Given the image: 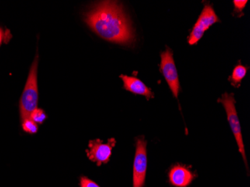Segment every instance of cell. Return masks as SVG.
I'll use <instances>...</instances> for the list:
<instances>
[{
    "label": "cell",
    "mask_w": 250,
    "mask_h": 187,
    "mask_svg": "<svg viewBox=\"0 0 250 187\" xmlns=\"http://www.w3.org/2000/svg\"><path fill=\"white\" fill-rule=\"evenodd\" d=\"M147 143L144 138L136 139V154L133 163V187H143L147 171Z\"/></svg>",
    "instance_id": "5"
},
{
    "label": "cell",
    "mask_w": 250,
    "mask_h": 187,
    "mask_svg": "<svg viewBox=\"0 0 250 187\" xmlns=\"http://www.w3.org/2000/svg\"><path fill=\"white\" fill-rule=\"evenodd\" d=\"M81 187H100L96 183L86 177H82L81 179Z\"/></svg>",
    "instance_id": "14"
},
{
    "label": "cell",
    "mask_w": 250,
    "mask_h": 187,
    "mask_svg": "<svg viewBox=\"0 0 250 187\" xmlns=\"http://www.w3.org/2000/svg\"><path fill=\"white\" fill-rule=\"evenodd\" d=\"M116 139H109L107 143H103L101 139H94L88 143V147L86 150L87 156L90 160L95 162L97 165L106 164L109 161L112 150L116 145Z\"/></svg>",
    "instance_id": "7"
},
{
    "label": "cell",
    "mask_w": 250,
    "mask_h": 187,
    "mask_svg": "<svg viewBox=\"0 0 250 187\" xmlns=\"http://www.w3.org/2000/svg\"><path fill=\"white\" fill-rule=\"evenodd\" d=\"M195 177L196 174L185 166H174L168 172L169 182L175 187H188Z\"/></svg>",
    "instance_id": "8"
},
{
    "label": "cell",
    "mask_w": 250,
    "mask_h": 187,
    "mask_svg": "<svg viewBox=\"0 0 250 187\" xmlns=\"http://www.w3.org/2000/svg\"><path fill=\"white\" fill-rule=\"evenodd\" d=\"M219 102L223 104L225 110L227 114V119L231 126L233 134L235 137L237 141L240 153L242 155L245 163L246 167L248 170V164H247V157H246L245 149H244V141H243L242 133H241V125H240L239 119L237 116V111L235 108V99H234L233 94L225 93L222 95L221 98L219 99Z\"/></svg>",
    "instance_id": "3"
},
{
    "label": "cell",
    "mask_w": 250,
    "mask_h": 187,
    "mask_svg": "<svg viewBox=\"0 0 250 187\" xmlns=\"http://www.w3.org/2000/svg\"><path fill=\"white\" fill-rule=\"evenodd\" d=\"M85 22L100 37L113 43L131 44L135 34L122 5L116 1L96 4L85 15Z\"/></svg>",
    "instance_id": "1"
},
{
    "label": "cell",
    "mask_w": 250,
    "mask_h": 187,
    "mask_svg": "<svg viewBox=\"0 0 250 187\" xmlns=\"http://www.w3.org/2000/svg\"><path fill=\"white\" fill-rule=\"evenodd\" d=\"M2 39H3V31L2 29H0V45L2 43Z\"/></svg>",
    "instance_id": "15"
},
{
    "label": "cell",
    "mask_w": 250,
    "mask_h": 187,
    "mask_svg": "<svg viewBox=\"0 0 250 187\" xmlns=\"http://www.w3.org/2000/svg\"><path fill=\"white\" fill-rule=\"evenodd\" d=\"M248 1L247 0H234L233 3L234 6V12L236 13H241L244 8L247 5Z\"/></svg>",
    "instance_id": "13"
},
{
    "label": "cell",
    "mask_w": 250,
    "mask_h": 187,
    "mask_svg": "<svg viewBox=\"0 0 250 187\" xmlns=\"http://www.w3.org/2000/svg\"><path fill=\"white\" fill-rule=\"evenodd\" d=\"M120 77L124 82V88L127 91L136 95H143L147 100L151 99L154 97V94L151 90L146 86L140 79L126 75H121Z\"/></svg>",
    "instance_id": "9"
},
{
    "label": "cell",
    "mask_w": 250,
    "mask_h": 187,
    "mask_svg": "<svg viewBox=\"0 0 250 187\" xmlns=\"http://www.w3.org/2000/svg\"><path fill=\"white\" fill-rule=\"evenodd\" d=\"M161 72L167 81V84L172 91V95L175 98H178L179 94L180 83L178 79V71L175 66L173 53L171 49L167 47V50L161 55Z\"/></svg>",
    "instance_id": "6"
},
{
    "label": "cell",
    "mask_w": 250,
    "mask_h": 187,
    "mask_svg": "<svg viewBox=\"0 0 250 187\" xmlns=\"http://www.w3.org/2000/svg\"><path fill=\"white\" fill-rule=\"evenodd\" d=\"M247 72V67H244L242 64H239L236 66L233 70L231 77V81L232 82L233 85H239L243 79L245 77Z\"/></svg>",
    "instance_id": "10"
},
{
    "label": "cell",
    "mask_w": 250,
    "mask_h": 187,
    "mask_svg": "<svg viewBox=\"0 0 250 187\" xmlns=\"http://www.w3.org/2000/svg\"><path fill=\"white\" fill-rule=\"evenodd\" d=\"M29 119H32L35 123L42 124L47 119V115L42 109H36L31 113Z\"/></svg>",
    "instance_id": "12"
},
{
    "label": "cell",
    "mask_w": 250,
    "mask_h": 187,
    "mask_svg": "<svg viewBox=\"0 0 250 187\" xmlns=\"http://www.w3.org/2000/svg\"><path fill=\"white\" fill-rule=\"evenodd\" d=\"M22 130L28 133L34 134V133H37L38 131V125L37 124L35 123L32 119H27L22 122Z\"/></svg>",
    "instance_id": "11"
},
{
    "label": "cell",
    "mask_w": 250,
    "mask_h": 187,
    "mask_svg": "<svg viewBox=\"0 0 250 187\" xmlns=\"http://www.w3.org/2000/svg\"><path fill=\"white\" fill-rule=\"evenodd\" d=\"M38 61L39 58L37 56L32 63L26 86L20 101V113L22 122L29 119L31 113L37 109L39 99L37 83Z\"/></svg>",
    "instance_id": "2"
},
{
    "label": "cell",
    "mask_w": 250,
    "mask_h": 187,
    "mask_svg": "<svg viewBox=\"0 0 250 187\" xmlns=\"http://www.w3.org/2000/svg\"><path fill=\"white\" fill-rule=\"evenodd\" d=\"M220 22L211 5H206L199 15L196 24L194 25L189 35L188 43L189 45H195L203 37L204 34L212 25Z\"/></svg>",
    "instance_id": "4"
}]
</instances>
